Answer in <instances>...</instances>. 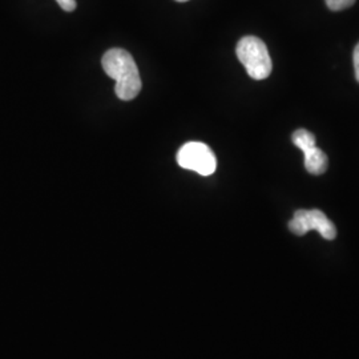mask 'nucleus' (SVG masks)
<instances>
[{
    "instance_id": "1",
    "label": "nucleus",
    "mask_w": 359,
    "mask_h": 359,
    "mask_svg": "<svg viewBox=\"0 0 359 359\" xmlns=\"http://www.w3.org/2000/svg\"><path fill=\"white\" fill-rule=\"evenodd\" d=\"M104 71L108 76L116 80V96L129 102L142 90V77L132 55L121 48H112L105 52L102 60Z\"/></svg>"
},
{
    "instance_id": "2",
    "label": "nucleus",
    "mask_w": 359,
    "mask_h": 359,
    "mask_svg": "<svg viewBox=\"0 0 359 359\" xmlns=\"http://www.w3.org/2000/svg\"><path fill=\"white\" fill-rule=\"evenodd\" d=\"M236 53L252 79L264 80L271 74L273 65L269 51L261 39L245 36L238 41Z\"/></svg>"
},
{
    "instance_id": "3",
    "label": "nucleus",
    "mask_w": 359,
    "mask_h": 359,
    "mask_svg": "<svg viewBox=\"0 0 359 359\" xmlns=\"http://www.w3.org/2000/svg\"><path fill=\"white\" fill-rule=\"evenodd\" d=\"M177 163L181 168L193 170L201 176H210L217 168V160L213 151L204 142H191L184 144L177 154Z\"/></svg>"
},
{
    "instance_id": "4",
    "label": "nucleus",
    "mask_w": 359,
    "mask_h": 359,
    "mask_svg": "<svg viewBox=\"0 0 359 359\" xmlns=\"http://www.w3.org/2000/svg\"><path fill=\"white\" fill-rule=\"evenodd\" d=\"M289 229L295 236H304L309 231H320L325 240H334L337 236L333 222L318 209L295 210L294 217L289 222Z\"/></svg>"
},
{
    "instance_id": "5",
    "label": "nucleus",
    "mask_w": 359,
    "mask_h": 359,
    "mask_svg": "<svg viewBox=\"0 0 359 359\" xmlns=\"http://www.w3.org/2000/svg\"><path fill=\"white\" fill-rule=\"evenodd\" d=\"M302 152L305 156V168L309 173L318 176V175L326 172L329 160L322 149L313 145V147H309L306 149H304Z\"/></svg>"
},
{
    "instance_id": "6",
    "label": "nucleus",
    "mask_w": 359,
    "mask_h": 359,
    "mask_svg": "<svg viewBox=\"0 0 359 359\" xmlns=\"http://www.w3.org/2000/svg\"><path fill=\"white\" fill-rule=\"evenodd\" d=\"M293 142L295 147H298L301 151L306 149L309 147L316 145V137L311 132L306 129H298L293 133Z\"/></svg>"
},
{
    "instance_id": "7",
    "label": "nucleus",
    "mask_w": 359,
    "mask_h": 359,
    "mask_svg": "<svg viewBox=\"0 0 359 359\" xmlns=\"http://www.w3.org/2000/svg\"><path fill=\"white\" fill-rule=\"evenodd\" d=\"M326 6L332 10V11H342L346 10L348 7H351L355 0H325Z\"/></svg>"
},
{
    "instance_id": "8",
    "label": "nucleus",
    "mask_w": 359,
    "mask_h": 359,
    "mask_svg": "<svg viewBox=\"0 0 359 359\" xmlns=\"http://www.w3.org/2000/svg\"><path fill=\"white\" fill-rule=\"evenodd\" d=\"M56 1L67 13H72L76 8V1L75 0H56Z\"/></svg>"
},
{
    "instance_id": "9",
    "label": "nucleus",
    "mask_w": 359,
    "mask_h": 359,
    "mask_svg": "<svg viewBox=\"0 0 359 359\" xmlns=\"http://www.w3.org/2000/svg\"><path fill=\"white\" fill-rule=\"evenodd\" d=\"M354 68H355V77L359 83V43L354 50Z\"/></svg>"
},
{
    "instance_id": "10",
    "label": "nucleus",
    "mask_w": 359,
    "mask_h": 359,
    "mask_svg": "<svg viewBox=\"0 0 359 359\" xmlns=\"http://www.w3.org/2000/svg\"><path fill=\"white\" fill-rule=\"evenodd\" d=\"M176 1H180V3H184V1H188V0H176Z\"/></svg>"
}]
</instances>
